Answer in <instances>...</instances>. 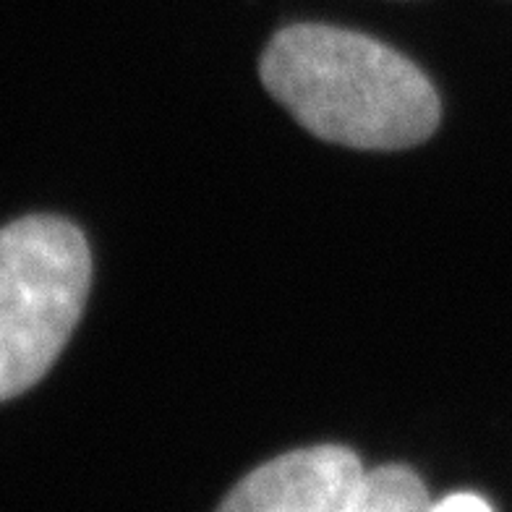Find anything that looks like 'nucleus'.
Listing matches in <instances>:
<instances>
[{
  "label": "nucleus",
  "instance_id": "nucleus-1",
  "mask_svg": "<svg viewBox=\"0 0 512 512\" xmlns=\"http://www.w3.org/2000/svg\"><path fill=\"white\" fill-rule=\"evenodd\" d=\"M259 76L311 134L353 149H408L439 126V97L424 71L366 34L293 24L272 37Z\"/></svg>",
  "mask_w": 512,
  "mask_h": 512
},
{
  "label": "nucleus",
  "instance_id": "nucleus-2",
  "mask_svg": "<svg viewBox=\"0 0 512 512\" xmlns=\"http://www.w3.org/2000/svg\"><path fill=\"white\" fill-rule=\"evenodd\" d=\"M92 283L74 223L21 217L0 230V403L40 382L66 348Z\"/></svg>",
  "mask_w": 512,
  "mask_h": 512
},
{
  "label": "nucleus",
  "instance_id": "nucleus-3",
  "mask_svg": "<svg viewBox=\"0 0 512 512\" xmlns=\"http://www.w3.org/2000/svg\"><path fill=\"white\" fill-rule=\"evenodd\" d=\"M364 473L348 447L285 452L243 476L217 512H343Z\"/></svg>",
  "mask_w": 512,
  "mask_h": 512
},
{
  "label": "nucleus",
  "instance_id": "nucleus-4",
  "mask_svg": "<svg viewBox=\"0 0 512 512\" xmlns=\"http://www.w3.org/2000/svg\"><path fill=\"white\" fill-rule=\"evenodd\" d=\"M429 492L405 465H379L366 471L343 512H426Z\"/></svg>",
  "mask_w": 512,
  "mask_h": 512
},
{
  "label": "nucleus",
  "instance_id": "nucleus-5",
  "mask_svg": "<svg viewBox=\"0 0 512 512\" xmlns=\"http://www.w3.org/2000/svg\"><path fill=\"white\" fill-rule=\"evenodd\" d=\"M426 512H494L479 494H450L429 505Z\"/></svg>",
  "mask_w": 512,
  "mask_h": 512
}]
</instances>
